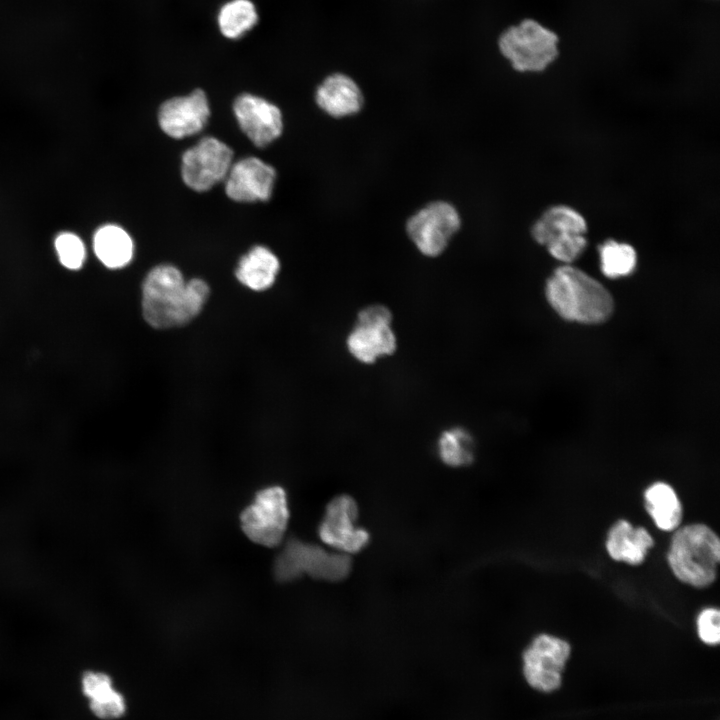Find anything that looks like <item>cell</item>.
<instances>
[{
	"mask_svg": "<svg viewBox=\"0 0 720 720\" xmlns=\"http://www.w3.org/2000/svg\"><path fill=\"white\" fill-rule=\"evenodd\" d=\"M599 253L601 270L606 277L627 276L636 266V252L629 244L609 240L600 246Z\"/></svg>",
	"mask_w": 720,
	"mask_h": 720,
	"instance_id": "24",
	"label": "cell"
},
{
	"mask_svg": "<svg viewBox=\"0 0 720 720\" xmlns=\"http://www.w3.org/2000/svg\"><path fill=\"white\" fill-rule=\"evenodd\" d=\"M557 42L555 33L526 19L502 33L499 49L517 71L536 72L544 70L557 57Z\"/></svg>",
	"mask_w": 720,
	"mask_h": 720,
	"instance_id": "6",
	"label": "cell"
},
{
	"mask_svg": "<svg viewBox=\"0 0 720 720\" xmlns=\"http://www.w3.org/2000/svg\"><path fill=\"white\" fill-rule=\"evenodd\" d=\"M275 180L273 166L258 157H245L233 162L224 180L225 193L231 200L240 203L268 201Z\"/></svg>",
	"mask_w": 720,
	"mask_h": 720,
	"instance_id": "14",
	"label": "cell"
},
{
	"mask_svg": "<svg viewBox=\"0 0 720 720\" xmlns=\"http://www.w3.org/2000/svg\"><path fill=\"white\" fill-rule=\"evenodd\" d=\"M55 249L61 264L68 269H79L85 259V247L73 233H61L55 239Z\"/></svg>",
	"mask_w": 720,
	"mask_h": 720,
	"instance_id": "25",
	"label": "cell"
},
{
	"mask_svg": "<svg viewBox=\"0 0 720 720\" xmlns=\"http://www.w3.org/2000/svg\"><path fill=\"white\" fill-rule=\"evenodd\" d=\"M209 116L210 106L205 92L195 89L185 96L163 102L158 111V123L167 136L183 139L202 131Z\"/></svg>",
	"mask_w": 720,
	"mask_h": 720,
	"instance_id": "13",
	"label": "cell"
},
{
	"mask_svg": "<svg viewBox=\"0 0 720 720\" xmlns=\"http://www.w3.org/2000/svg\"><path fill=\"white\" fill-rule=\"evenodd\" d=\"M461 227V217L447 201H433L414 213L406 232L416 249L426 257L440 256Z\"/></svg>",
	"mask_w": 720,
	"mask_h": 720,
	"instance_id": "8",
	"label": "cell"
},
{
	"mask_svg": "<svg viewBox=\"0 0 720 720\" xmlns=\"http://www.w3.org/2000/svg\"><path fill=\"white\" fill-rule=\"evenodd\" d=\"M719 610L706 608L697 618V631L700 639L707 645H716L720 640Z\"/></svg>",
	"mask_w": 720,
	"mask_h": 720,
	"instance_id": "26",
	"label": "cell"
},
{
	"mask_svg": "<svg viewBox=\"0 0 720 720\" xmlns=\"http://www.w3.org/2000/svg\"><path fill=\"white\" fill-rule=\"evenodd\" d=\"M232 164L233 151L226 143L203 137L183 153L181 178L191 190L205 192L225 180Z\"/></svg>",
	"mask_w": 720,
	"mask_h": 720,
	"instance_id": "9",
	"label": "cell"
},
{
	"mask_svg": "<svg viewBox=\"0 0 720 720\" xmlns=\"http://www.w3.org/2000/svg\"><path fill=\"white\" fill-rule=\"evenodd\" d=\"M358 506L348 495H340L329 502L320 522L318 533L323 543L336 552H360L369 542V533L357 524Z\"/></svg>",
	"mask_w": 720,
	"mask_h": 720,
	"instance_id": "11",
	"label": "cell"
},
{
	"mask_svg": "<svg viewBox=\"0 0 720 720\" xmlns=\"http://www.w3.org/2000/svg\"><path fill=\"white\" fill-rule=\"evenodd\" d=\"M348 354L360 364L373 365L398 348L392 311L384 304H368L356 314L345 339Z\"/></svg>",
	"mask_w": 720,
	"mask_h": 720,
	"instance_id": "4",
	"label": "cell"
},
{
	"mask_svg": "<svg viewBox=\"0 0 720 720\" xmlns=\"http://www.w3.org/2000/svg\"><path fill=\"white\" fill-rule=\"evenodd\" d=\"M647 512L655 525L663 531L678 528L682 519V505L675 490L664 482H656L644 493Z\"/></svg>",
	"mask_w": 720,
	"mask_h": 720,
	"instance_id": "21",
	"label": "cell"
},
{
	"mask_svg": "<svg viewBox=\"0 0 720 720\" xmlns=\"http://www.w3.org/2000/svg\"><path fill=\"white\" fill-rule=\"evenodd\" d=\"M233 112L242 132L257 147L268 146L282 134V112L265 98L240 94L233 102Z\"/></svg>",
	"mask_w": 720,
	"mask_h": 720,
	"instance_id": "12",
	"label": "cell"
},
{
	"mask_svg": "<svg viewBox=\"0 0 720 720\" xmlns=\"http://www.w3.org/2000/svg\"><path fill=\"white\" fill-rule=\"evenodd\" d=\"M257 21L258 13L250 0H231L221 7L217 16L220 32L229 39L242 37Z\"/></svg>",
	"mask_w": 720,
	"mask_h": 720,
	"instance_id": "23",
	"label": "cell"
},
{
	"mask_svg": "<svg viewBox=\"0 0 720 720\" xmlns=\"http://www.w3.org/2000/svg\"><path fill=\"white\" fill-rule=\"evenodd\" d=\"M288 520L287 495L280 486L260 490L240 515L244 534L265 547H275L282 542Z\"/></svg>",
	"mask_w": 720,
	"mask_h": 720,
	"instance_id": "7",
	"label": "cell"
},
{
	"mask_svg": "<svg viewBox=\"0 0 720 720\" xmlns=\"http://www.w3.org/2000/svg\"><path fill=\"white\" fill-rule=\"evenodd\" d=\"M210 288L199 278L185 281L171 264L153 267L142 286V313L155 329H170L191 322L202 311Z\"/></svg>",
	"mask_w": 720,
	"mask_h": 720,
	"instance_id": "1",
	"label": "cell"
},
{
	"mask_svg": "<svg viewBox=\"0 0 720 720\" xmlns=\"http://www.w3.org/2000/svg\"><path fill=\"white\" fill-rule=\"evenodd\" d=\"M93 248L98 259L108 268L118 269L130 263L134 244L130 235L117 225H105L97 230Z\"/></svg>",
	"mask_w": 720,
	"mask_h": 720,
	"instance_id": "20",
	"label": "cell"
},
{
	"mask_svg": "<svg viewBox=\"0 0 720 720\" xmlns=\"http://www.w3.org/2000/svg\"><path fill=\"white\" fill-rule=\"evenodd\" d=\"M80 689L91 713L101 720H116L127 711L124 695L115 687L111 676L103 671L88 670L80 679Z\"/></svg>",
	"mask_w": 720,
	"mask_h": 720,
	"instance_id": "15",
	"label": "cell"
},
{
	"mask_svg": "<svg viewBox=\"0 0 720 720\" xmlns=\"http://www.w3.org/2000/svg\"><path fill=\"white\" fill-rule=\"evenodd\" d=\"M570 653L567 641L549 634L538 635L523 653V673L528 684L542 692L558 689Z\"/></svg>",
	"mask_w": 720,
	"mask_h": 720,
	"instance_id": "10",
	"label": "cell"
},
{
	"mask_svg": "<svg viewBox=\"0 0 720 720\" xmlns=\"http://www.w3.org/2000/svg\"><path fill=\"white\" fill-rule=\"evenodd\" d=\"M436 452L445 465L454 468L465 467L474 460L475 441L471 432L465 427L449 426L439 433Z\"/></svg>",
	"mask_w": 720,
	"mask_h": 720,
	"instance_id": "22",
	"label": "cell"
},
{
	"mask_svg": "<svg viewBox=\"0 0 720 720\" xmlns=\"http://www.w3.org/2000/svg\"><path fill=\"white\" fill-rule=\"evenodd\" d=\"M317 106L334 118L357 114L364 98L358 84L348 75L333 73L326 77L315 92Z\"/></svg>",
	"mask_w": 720,
	"mask_h": 720,
	"instance_id": "16",
	"label": "cell"
},
{
	"mask_svg": "<svg viewBox=\"0 0 720 720\" xmlns=\"http://www.w3.org/2000/svg\"><path fill=\"white\" fill-rule=\"evenodd\" d=\"M654 545L650 533L644 527H634L627 520L617 521L609 530L606 549L616 561L639 565Z\"/></svg>",
	"mask_w": 720,
	"mask_h": 720,
	"instance_id": "18",
	"label": "cell"
},
{
	"mask_svg": "<svg viewBox=\"0 0 720 720\" xmlns=\"http://www.w3.org/2000/svg\"><path fill=\"white\" fill-rule=\"evenodd\" d=\"M546 297L553 309L569 321L598 324L613 312V299L605 287L569 265L557 268L548 279Z\"/></svg>",
	"mask_w": 720,
	"mask_h": 720,
	"instance_id": "2",
	"label": "cell"
},
{
	"mask_svg": "<svg viewBox=\"0 0 720 720\" xmlns=\"http://www.w3.org/2000/svg\"><path fill=\"white\" fill-rule=\"evenodd\" d=\"M583 216L568 206H553L546 210L532 227V236L547 249L566 243L586 233Z\"/></svg>",
	"mask_w": 720,
	"mask_h": 720,
	"instance_id": "17",
	"label": "cell"
},
{
	"mask_svg": "<svg viewBox=\"0 0 720 720\" xmlns=\"http://www.w3.org/2000/svg\"><path fill=\"white\" fill-rule=\"evenodd\" d=\"M350 569L348 555L291 539L277 555L273 571L280 582L295 580L303 574L325 581H339L349 574Z\"/></svg>",
	"mask_w": 720,
	"mask_h": 720,
	"instance_id": "5",
	"label": "cell"
},
{
	"mask_svg": "<svg viewBox=\"0 0 720 720\" xmlns=\"http://www.w3.org/2000/svg\"><path fill=\"white\" fill-rule=\"evenodd\" d=\"M280 262L267 247L256 245L241 257L235 270L237 280L254 291L270 288L279 273Z\"/></svg>",
	"mask_w": 720,
	"mask_h": 720,
	"instance_id": "19",
	"label": "cell"
},
{
	"mask_svg": "<svg viewBox=\"0 0 720 720\" xmlns=\"http://www.w3.org/2000/svg\"><path fill=\"white\" fill-rule=\"evenodd\" d=\"M719 559V538L704 524H690L676 530L667 554L673 574L696 588L707 587L715 581Z\"/></svg>",
	"mask_w": 720,
	"mask_h": 720,
	"instance_id": "3",
	"label": "cell"
}]
</instances>
